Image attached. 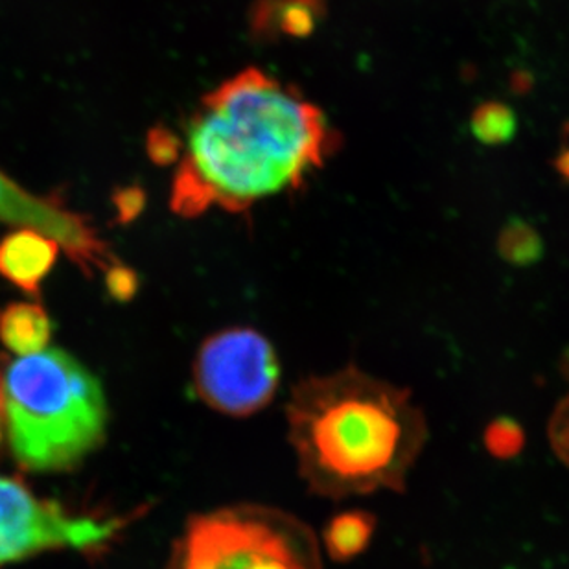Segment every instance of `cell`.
Here are the masks:
<instances>
[{
    "label": "cell",
    "mask_w": 569,
    "mask_h": 569,
    "mask_svg": "<svg viewBox=\"0 0 569 569\" xmlns=\"http://www.w3.org/2000/svg\"><path fill=\"white\" fill-rule=\"evenodd\" d=\"M332 146L319 108L262 70H243L193 111L170 204L184 218L248 210L299 189Z\"/></svg>",
    "instance_id": "6da1fadb"
},
{
    "label": "cell",
    "mask_w": 569,
    "mask_h": 569,
    "mask_svg": "<svg viewBox=\"0 0 569 569\" xmlns=\"http://www.w3.org/2000/svg\"><path fill=\"white\" fill-rule=\"evenodd\" d=\"M286 417L302 479L330 500L402 492L428 437L408 389L356 367L299 381Z\"/></svg>",
    "instance_id": "7a4b0ae2"
},
{
    "label": "cell",
    "mask_w": 569,
    "mask_h": 569,
    "mask_svg": "<svg viewBox=\"0 0 569 569\" xmlns=\"http://www.w3.org/2000/svg\"><path fill=\"white\" fill-rule=\"evenodd\" d=\"M0 402L11 453L28 472L72 470L108 436L102 383L61 349L0 355Z\"/></svg>",
    "instance_id": "3957f363"
},
{
    "label": "cell",
    "mask_w": 569,
    "mask_h": 569,
    "mask_svg": "<svg viewBox=\"0 0 569 569\" xmlns=\"http://www.w3.org/2000/svg\"><path fill=\"white\" fill-rule=\"evenodd\" d=\"M167 569H321V551L296 516L234 506L190 518Z\"/></svg>",
    "instance_id": "277c9868"
},
{
    "label": "cell",
    "mask_w": 569,
    "mask_h": 569,
    "mask_svg": "<svg viewBox=\"0 0 569 569\" xmlns=\"http://www.w3.org/2000/svg\"><path fill=\"white\" fill-rule=\"evenodd\" d=\"M126 523L119 516L72 512L33 495L19 479L0 476V569L47 551H98Z\"/></svg>",
    "instance_id": "5b68a950"
},
{
    "label": "cell",
    "mask_w": 569,
    "mask_h": 569,
    "mask_svg": "<svg viewBox=\"0 0 569 569\" xmlns=\"http://www.w3.org/2000/svg\"><path fill=\"white\" fill-rule=\"evenodd\" d=\"M280 366L273 345L251 328L210 336L193 361V387L209 408L249 417L273 400Z\"/></svg>",
    "instance_id": "8992f818"
},
{
    "label": "cell",
    "mask_w": 569,
    "mask_h": 569,
    "mask_svg": "<svg viewBox=\"0 0 569 569\" xmlns=\"http://www.w3.org/2000/svg\"><path fill=\"white\" fill-rule=\"evenodd\" d=\"M60 249V243L44 232L17 229L0 242V274L28 296L38 297Z\"/></svg>",
    "instance_id": "52a82bcc"
},
{
    "label": "cell",
    "mask_w": 569,
    "mask_h": 569,
    "mask_svg": "<svg viewBox=\"0 0 569 569\" xmlns=\"http://www.w3.org/2000/svg\"><path fill=\"white\" fill-rule=\"evenodd\" d=\"M52 322L41 305L11 302L0 310V341L17 356H30L49 347Z\"/></svg>",
    "instance_id": "ba28073f"
},
{
    "label": "cell",
    "mask_w": 569,
    "mask_h": 569,
    "mask_svg": "<svg viewBox=\"0 0 569 569\" xmlns=\"http://www.w3.org/2000/svg\"><path fill=\"white\" fill-rule=\"evenodd\" d=\"M325 0H257L253 28L260 36H293L312 32L321 19Z\"/></svg>",
    "instance_id": "9c48e42d"
},
{
    "label": "cell",
    "mask_w": 569,
    "mask_h": 569,
    "mask_svg": "<svg viewBox=\"0 0 569 569\" xmlns=\"http://www.w3.org/2000/svg\"><path fill=\"white\" fill-rule=\"evenodd\" d=\"M377 520L367 510H345L328 521L322 532V543L328 557L336 562H349L360 557L375 535Z\"/></svg>",
    "instance_id": "30bf717a"
},
{
    "label": "cell",
    "mask_w": 569,
    "mask_h": 569,
    "mask_svg": "<svg viewBox=\"0 0 569 569\" xmlns=\"http://www.w3.org/2000/svg\"><path fill=\"white\" fill-rule=\"evenodd\" d=\"M472 128L485 144H501L515 133V114L501 103H487L473 114Z\"/></svg>",
    "instance_id": "8fae6325"
},
{
    "label": "cell",
    "mask_w": 569,
    "mask_h": 569,
    "mask_svg": "<svg viewBox=\"0 0 569 569\" xmlns=\"http://www.w3.org/2000/svg\"><path fill=\"white\" fill-rule=\"evenodd\" d=\"M523 445H526L523 430L512 420H496L485 431V446H487V450L492 456L500 457V459L518 456Z\"/></svg>",
    "instance_id": "7c38bea8"
},
{
    "label": "cell",
    "mask_w": 569,
    "mask_h": 569,
    "mask_svg": "<svg viewBox=\"0 0 569 569\" xmlns=\"http://www.w3.org/2000/svg\"><path fill=\"white\" fill-rule=\"evenodd\" d=\"M549 442L560 461L569 468V395L560 400L549 420Z\"/></svg>",
    "instance_id": "4fadbf2b"
},
{
    "label": "cell",
    "mask_w": 569,
    "mask_h": 569,
    "mask_svg": "<svg viewBox=\"0 0 569 569\" xmlns=\"http://www.w3.org/2000/svg\"><path fill=\"white\" fill-rule=\"evenodd\" d=\"M108 284L109 291H111L114 297L128 299L134 291L137 279H134V274L131 273L128 268L117 266V268L109 269Z\"/></svg>",
    "instance_id": "5bb4252c"
},
{
    "label": "cell",
    "mask_w": 569,
    "mask_h": 569,
    "mask_svg": "<svg viewBox=\"0 0 569 569\" xmlns=\"http://www.w3.org/2000/svg\"><path fill=\"white\" fill-rule=\"evenodd\" d=\"M4 437V417H2V402H0V441Z\"/></svg>",
    "instance_id": "9a60e30c"
}]
</instances>
